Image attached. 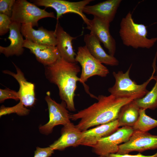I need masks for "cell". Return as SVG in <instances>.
<instances>
[{"mask_svg":"<svg viewBox=\"0 0 157 157\" xmlns=\"http://www.w3.org/2000/svg\"><path fill=\"white\" fill-rule=\"evenodd\" d=\"M97 99V102L88 107L70 114L72 120L80 119L76 126L81 131L117 119L122 107L135 99L133 97H117L111 94L99 95Z\"/></svg>","mask_w":157,"mask_h":157,"instance_id":"cell-1","label":"cell"},{"mask_svg":"<svg viewBox=\"0 0 157 157\" xmlns=\"http://www.w3.org/2000/svg\"><path fill=\"white\" fill-rule=\"evenodd\" d=\"M80 71L77 63L68 62L61 57L45 66L46 78L57 86L60 99L66 103L67 108L70 111L76 110L74 99L77 83L80 81L77 75Z\"/></svg>","mask_w":157,"mask_h":157,"instance_id":"cell-2","label":"cell"},{"mask_svg":"<svg viewBox=\"0 0 157 157\" xmlns=\"http://www.w3.org/2000/svg\"><path fill=\"white\" fill-rule=\"evenodd\" d=\"M119 33L123 44L134 49H149L157 41V37L147 38V26L135 23L130 11L122 19Z\"/></svg>","mask_w":157,"mask_h":157,"instance_id":"cell-3","label":"cell"},{"mask_svg":"<svg viewBox=\"0 0 157 157\" xmlns=\"http://www.w3.org/2000/svg\"><path fill=\"white\" fill-rule=\"evenodd\" d=\"M131 66L125 73L122 71H119L117 73L113 72L115 81L114 85L108 90L110 94L117 97H133L136 99L143 97L149 91L146 87L153 79L156 69V62L153 63V71L151 76L140 85L137 84L130 78L129 73Z\"/></svg>","mask_w":157,"mask_h":157,"instance_id":"cell-4","label":"cell"},{"mask_svg":"<svg viewBox=\"0 0 157 157\" xmlns=\"http://www.w3.org/2000/svg\"><path fill=\"white\" fill-rule=\"evenodd\" d=\"M75 60L82 67L79 82L83 85L86 92L91 97L96 99V97L89 91V87L85 82L89 78L94 76H106L109 73L108 69L91 54L85 45L78 48Z\"/></svg>","mask_w":157,"mask_h":157,"instance_id":"cell-5","label":"cell"},{"mask_svg":"<svg viewBox=\"0 0 157 157\" xmlns=\"http://www.w3.org/2000/svg\"><path fill=\"white\" fill-rule=\"evenodd\" d=\"M46 17L56 18L53 12H47L26 0H17L11 18L12 22L21 25L31 24L33 27L38 26V22L40 19Z\"/></svg>","mask_w":157,"mask_h":157,"instance_id":"cell-6","label":"cell"},{"mask_svg":"<svg viewBox=\"0 0 157 157\" xmlns=\"http://www.w3.org/2000/svg\"><path fill=\"white\" fill-rule=\"evenodd\" d=\"M134 131L132 127L125 126L119 128L111 135L98 140L92 147V151L99 156L105 157L117 153L119 146L127 141Z\"/></svg>","mask_w":157,"mask_h":157,"instance_id":"cell-7","label":"cell"},{"mask_svg":"<svg viewBox=\"0 0 157 157\" xmlns=\"http://www.w3.org/2000/svg\"><path fill=\"white\" fill-rule=\"evenodd\" d=\"M45 100L48 106L49 120L46 124L40 126L39 129L40 133L48 135L56 126H64L70 122V114L67 109L66 103L63 101L60 104L57 103L51 98L49 92H47Z\"/></svg>","mask_w":157,"mask_h":157,"instance_id":"cell-8","label":"cell"},{"mask_svg":"<svg viewBox=\"0 0 157 157\" xmlns=\"http://www.w3.org/2000/svg\"><path fill=\"white\" fill-rule=\"evenodd\" d=\"M93 0H84L76 2H71L63 0H33L31 1L36 6H43L45 8H51L56 13L57 20L63 15L67 13H74L79 15L86 24L90 21L83 12L84 7Z\"/></svg>","mask_w":157,"mask_h":157,"instance_id":"cell-9","label":"cell"},{"mask_svg":"<svg viewBox=\"0 0 157 157\" xmlns=\"http://www.w3.org/2000/svg\"><path fill=\"white\" fill-rule=\"evenodd\" d=\"M156 149L157 135L151 134L148 132L134 130L129 140L119 146L117 153L129 154L133 151L140 153Z\"/></svg>","mask_w":157,"mask_h":157,"instance_id":"cell-10","label":"cell"},{"mask_svg":"<svg viewBox=\"0 0 157 157\" xmlns=\"http://www.w3.org/2000/svg\"><path fill=\"white\" fill-rule=\"evenodd\" d=\"M110 24L94 17L92 19L90 20L86 28L103 44L110 55L114 56L116 51V42L110 33Z\"/></svg>","mask_w":157,"mask_h":157,"instance_id":"cell-11","label":"cell"},{"mask_svg":"<svg viewBox=\"0 0 157 157\" xmlns=\"http://www.w3.org/2000/svg\"><path fill=\"white\" fill-rule=\"evenodd\" d=\"M61 132V136L49 146L53 150L62 151L69 147L81 145L83 132L73 123L70 122L64 126Z\"/></svg>","mask_w":157,"mask_h":157,"instance_id":"cell-12","label":"cell"},{"mask_svg":"<svg viewBox=\"0 0 157 157\" xmlns=\"http://www.w3.org/2000/svg\"><path fill=\"white\" fill-rule=\"evenodd\" d=\"M23 47L30 49L37 60L45 66L52 64L61 57L56 46L37 44L25 39Z\"/></svg>","mask_w":157,"mask_h":157,"instance_id":"cell-13","label":"cell"},{"mask_svg":"<svg viewBox=\"0 0 157 157\" xmlns=\"http://www.w3.org/2000/svg\"><path fill=\"white\" fill-rule=\"evenodd\" d=\"M122 1L121 0H108L94 5H87L83 12L110 23L114 20Z\"/></svg>","mask_w":157,"mask_h":157,"instance_id":"cell-14","label":"cell"},{"mask_svg":"<svg viewBox=\"0 0 157 157\" xmlns=\"http://www.w3.org/2000/svg\"><path fill=\"white\" fill-rule=\"evenodd\" d=\"M16 70V73L8 70L3 71V73L13 77L18 82L19 86L18 92L19 100L26 107H31L34 104L35 100L34 84L28 81L21 69L13 63Z\"/></svg>","mask_w":157,"mask_h":157,"instance_id":"cell-15","label":"cell"},{"mask_svg":"<svg viewBox=\"0 0 157 157\" xmlns=\"http://www.w3.org/2000/svg\"><path fill=\"white\" fill-rule=\"evenodd\" d=\"M21 32L23 36L35 44L56 46L57 41L55 31H49L42 27L35 30L31 24H22Z\"/></svg>","mask_w":157,"mask_h":157,"instance_id":"cell-16","label":"cell"},{"mask_svg":"<svg viewBox=\"0 0 157 157\" xmlns=\"http://www.w3.org/2000/svg\"><path fill=\"white\" fill-rule=\"evenodd\" d=\"M54 31L57 41L56 47L61 57L68 62L77 63L75 60L76 54L72 44V40L76 37H73L67 33L58 22Z\"/></svg>","mask_w":157,"mask_h":157,"instance_id":"cell-17","label":"cell"},{"mask_svg":"<svg viewBox=\"0 0 157 157\" xmlns=\"http://www.w3.org/2000/svg\"><path fill=\"white\" fill-rule=\"evenodd\" d=\"M119 127L117 119L83 131L81 145L92 147L99 140L113 133Z\"/></svg>","mask_w":157,"mask_h":157,"instance_id":"cell-18","label":"cell"},{"mask_svg":"<svg viewBox=\"0 0 157 157\" xmlns=\"http://www.w3.org/2000/svg\"><path fill=\"white\" fill-rule=\"evenodd\" d=\"M21 25L20 24L12 22L10 27L8 38L10 41V44L6 47L0 46V52L7 57L14 55L19 56L24 52V40L21 32Z\"/></svg>","mask_w":157,"mask_h":157,"instance_id":"cell-19","label":"cell"},{"mask_svg":"<svg viewBox=\"0 0 157 157\" xmlns=\"http://www.w3.org/2000/svg\"><path fill=\"white\" fill-rule=\"evenodd\" d=\"M84 41L91 54L101 63L112 66L119 65L118 60L114 56L106 53L101 45L100 42L93 35L90 33L85 35Z\"/></svg>","mask_w":157,"mask_h":157,"instance_id":"cell-20","label":"cell"},{"mask_svg":"<svg viewBox=\"0 0 157 157\" xmlns=\"http://www.w3.org/2000/svg\"><path fill=\"white\" fill-rule=\"evenodd\" d=\"M140 110L134 100L123 106L117 119L119 127H132L138 119Z\"/></svg>","mask_w":157,"mask_h":157,"instance_id":"cell-21","label":"cell"},{"mask_svg":"<svg viewBox=\"0 0 157 157\" xmlns=\"http://www.w3.org/2000/svg\"><path fill=\"white\" fill-rule=\"evenodd\" d=\"M156 83L151 90L143 97L134 101L140 109L154 110L157 108V74L153 76Z\"/></svg>","mask_w":157,"mask_h":157,"instance_id":"cell-22","label":"cell"},{"mask_svg":"<svg viewBox=\"0 0 157 157\" xmlns=\"http://www.w3.org/2000/svg\"><path fill=\"white\" fill-rule=\"evenodd\" d=\"M145 110L140 109L138 119L132 127L134 130L148 132L157 127V120L147 115L146 114Z\"/></svg>","mask_w":157,"mask_h":157,"instance_id":"cell-23","label":"cell"},{"mask_svg":"<svg viewBox=\"0 0 157 157\" xmlns=\"http://www.w3.org/2000/svg\"><path fill=\"white\" fill-rule=\"evenodd\" d=\"M30 110L26 108L22 103L20 101L16 105L11 107H6L3 105L1 106L0 109V116L15 113L19 116H24L28 115Z\"/></svg>","mask_w":157,"mask_h":157,"instance_id":"cell-24","label":"cell"},{"mask_svg":"<svg viewBox=\"0 0 157 157\" xmlns=\"http://www.w3.org/2000/svg\"><path fill=\"white\" fill-rule=\"evenodd\" d=\"M15 0H0V13L6 15L11 18Z\"/></svg>","mask_w":157,"mask_h":157,"instance_id":"cell-25","label":"cell"},{"mask_svg":"<svg viewBox=\"0 0 157 157\" xmlns=\"http://www.w3.org/2000/svg\"><path fill=\"white\" fill-rule=\"evenodd\" d=\"M12 22L11 17L0 13V35L2 36L9 31L10 26Z\"/></svg>","mask_w":157,"mask_h":157,"instance_id":"cell-26","label":"cell"},{"mask_svg":"<svg viewBox=\"0 0 157 157\" xmlns=\"http://www.w3.org/2000/svg\"><path fill=\"white\" fill-rule=\"evenodd\" d=\"M13 99L15 100H19L18 92L9 88L0 89V102L2 103L6 99Z\"/></svg>","mask_w":157,"mask_h":157,"instance_id":"cell-27","label":"cell"},{"mask_svg":"<svg viewBox=\"0 0 157 157\" xmlns=\"http://www.w3.org/2000/svg\"><path fill=\"white\" fill-rule=\"evenodd\" d=\"M54 150L50 147L43 148L37 147L33 157H49L54 153Z\"/></svg>","mask_w":157,"mask_h":157,"instance_id":"cell-28","label":"cell"},{"mask_svg":"<svg viewBox=\"0 0 157 157\" xmlns=\"http://www.w3.org/2000/svg\"><path fill=\"white\" fill-rule=\"evenodd\" d=\"M108 157H157V152L154 154L151 155H145L141 154L140 153L135 155L113 154L109 155Z\"/></svg>","mask_w":157,"mask_h":157,"instance_id":"cell-29","label":"cell"},{"mask_svg":"<svg viewBox=\"0 0 157 157\" xmlns=\"http://www.w3.org/2000/svg\"><path fill=\"white\" fill-rule=\"evenodd\" d=\"M98 157H105L103 156H99Z\"/></svg>","mask_w":157,"mask_h":157,"instance_id":"cell-30","label":"cell"}]
</instances>
